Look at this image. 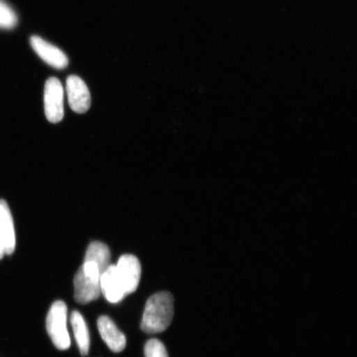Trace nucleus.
<instances>
[{
	"label": "nucleus",
	"instance_id": "nucleus-6",
	"mask_svg": "<svg viewBox=\"0 0 357 357\" xmlns=\"http://www.w3.org/2000/svg\"><path fill=\"white\" fill-rule=\"evenodd\" d=\"M66 92L70 109L77 114L86 113L91 105V97L84 80L77 75H70L66 79Z\"/></svg>",
	"mask_w": 357,
	"mask_h": 357
},
{
	"label": "nucleus",
	"instance_id": "nucleus-11",
	"mask_svg": "<svg viewBox=\"0 0 357 357\" xmlns=\"http://www.w3.org/2000/svg\"><path fill=\"white\" fill-rule=\"evenodd\" d=\"M70 324L73 326L75 341H77L80 354L86 356L89 354V345H91V337H89L86 321L78 311H74L70 316Z\"/></svg>",
	"mask_w": 357,
	"mask_h": 357
},
{
	"label": "nucleus",
	"instance_id": "nucleus-14",
	"mask_svg": "<svg viewBox=\"0 0 357 357\" xmlns=\"http://www.w3.org/2000/svg\"><path fill=\"white\" fill-rule=\"evenodd\" d=\"M146 357H168L166 347L158 339H151L146 343Z\"/></svg>",
	"mask_w": 357,
	"mask_h": 357
},
{
	"label": "nucleus",
	"instance_id": "nucleus-12",
	"mask_svg": "<svg viewBox=\"0 0 357 357\" xmlns=\"http://www.w3.org/2000/svg\"><path fill=\"white\" fill-rule=\"evenodd\" d=\"M110 257L108 245L101 242H93L89 245L84 261L96 263L102 274L109 266Z\"/></svg>",
	"mask_w": 357,
	"mask_h": 357
},
{
	"label": "nucleus",
	"instance_id": "nucleus-13",
	"mask_svg": "<svg viewBox=\"0 0 357 357\" xmlns=\"http://www.w3.org/2000/svg\"><path fill=\"white\" fill-rule=\"evenodd\" d=\"M17 22V17L15 10L6 2L0 0V29L15 28Z\"/></svg>",
	"mask_w": 357,
	"mask_h": 357
},
{
	"label": "nucleus",
	"instance_id": "nucleus-3",
	"mask_svg": "<svg viewBox=\"0 0 357 357\" xmlns=\"http://www.w3.org/2000/svg\"><path fill=\"white\" fill-rule=\"evenodd\" d=\"M47 330L53 344L57 349L64 351L70 346V338L67 330V306L63 301L52 303L46 320Z\"/></svg>",
	"mask_w": 357,
	"mask_h": 357
},
{
	"label": "nucleus",
	"instance_id": "nucleus-7",
	"mask_svg": "<svg viewBox=\"0 0 357 357\" xmlns=\"http://www.w3.org/2000/svg\"><path fill=\"white\" fill-rule=\"evenodd\" d=\"M31 46L42 59L54 68L61 70L68 66V58L61 49L45 41L38 36L30 38Z\"/></svg>",
	"mask_w": 357,
	"mask_h": 357
},
{
	"label": "nucleus",
	"instance_id": "nucleus-1",
	"mask_svg": "<svg viewBox=\"0 0 357 357\" xmlns=\"http://www.w3.org/2000/svg\"><path fill=\"white\" fill-rule=\"evenodd\" d=\"M173 316L172 294L167 291L156 293L146 303L141 329L149 334L166 331L172 322Z\"/></svg>",
	"mask_w": 357,
	"mask_h": 357
},
{
	"label": "nucleus",
	"instance_id": "nucleus-10",
	"mask_svg": "<svg viewBox=\"0 0 357 357\" xmlns=\"http://www.w3.org/2000/svg\"><path fill=\"white\" fill-rule=\"evenodd\" d=\"M0 239L6 254L11 255L15 250L16 236L10 207L3 199H0Z\"/></svg>",
	"mask_w": 357,
	"mask_h": 357
},
{
	"label": "nucleus",
	"instance_id": "nucleus-8",
	"mask_svg": "<svg viewBox=\"0 0 357 357\" xmlns=\"http://www.w3.org/2000/svg\"><path fill=\"white\" fill-rule=\"evenodd\" d=\"M100 289L107 301L117 303L127 296L115 265H109L100 275Z\"/></svg>",
	"mask_w": 357,
	"mask_h": 357
},
{
	"label": "nucleus",
	"instance_id": "nucleus-2",
	"mask_svg": "<svg viewBox=\"0 0 357 357\" xmlns=\"http://www.w3.org/2000/svg\"><path fill=\"white\" fill-rule=\"evenodd\" d=\"M100 275L96 263L84 261L74 278L75 300L77 302L86 305L100 297Z\"/></svg>",
	"mask_w": 357,
	"mask_h": 357
},
{
	"label": "nucleus",
	"instance_id": "nucleus-15",
	"mask_svg": "<svg viewBox=\"0 0 357 357\" xmlns=\"http://www.w3.org/2000/svg\"><path fill=\"white\" fill-rule=\"evenodd\" d=\"M4 254H6V251H4V247L2 241L0 239V259L3 257Z\"/></svg>",
	"mask_w": 357,
	"mask_h": 357
},
{
	"label": "nucleus",
	"instance_id": "nucleus-9",
	"mask_svg": "<svg viewBox=\"0 0 357 357\" xmlns=\"http://www.w3.org/2000/svg\"><path fill=\"white\" fill-rule=\"evenodd\" d=\"M98 328H99L102 340L111 351L121 352L126 347V337L121 331H119L117 326L109 317L102 316L98 319Z\"/></svg>",
	"mask_w": 357,
	"mask_h": 357
},
{
	"label": "nucleus",
	"instance_id": "nucleus-5",
	"mask_svg": "<svg viewBox=\"0 0 357 357\" xmlns=\"http://www.w3.org/2000/svg\"><path fill=\"white\" fill-rule=\"evenodd\" d=\"M115 266L127 296L135 292L141 279L142 267L139 260L135 256L126 254L119 258L118 264Z\"/></svg>",
	"mask_w": 357,
	"mask_h": 357
},
{
	"label": "nucleus",
	"instance_id": "nucleus-4",
	"mask_svg": "<svg viewBox=\"0 0 357 357\" xmlns=\"http://www.w3.org/2000/svg\"><path fill=\"white\" fill-rule=\"evenodd\" d=\"M64 89L59 79H48L45 86L44 109L49 122L60 123L64 117Z\"/></svg>",
	"mask_w": 357,
	"mask_h": 357
}]
</instances>
